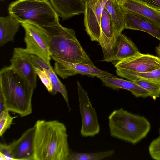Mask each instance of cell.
<instances>
[{"mask_svg": "<svg viewBox=\"0 0 160 160\" xmlns=\"http://www.w3.org/2000/svg\"><path fill=\"white\" fill-rule=\"evenodd\" d=\"M34 126V160H68L71 151L63 123L39 120Z\"/></svg>", "mask_w": 160, "mask_h": 160, "instance_id": "cell-1", "label": "cell"}, {"mask_svg": "<svg viewBox=\"0 0 160 160\" xmlns=\"http://www.w3.org/2000/svg\"><path fill=\"white\" fill-rule=\"evenodd\" d=\"M34 89L28 81L10 65L0 71V92L5 109L23 117L32 112Z\"/></svg>", "mask_w": 160, "mask_h": 160, "instance_id": "cell-2", "label": "cell"}, {"mask_svg": "<svg viewBox=\"0 0 160 160\" xmlns=\"http://www.w3.org/2000/svg\"><path fill=\"white\" fill-rule=\"evenodd\" d=\"M42 27L47 34L51 58L79 63H93L77 39L73 29L65 27L60 23Z\"/></svg>", "mask_w": 160, "mask_h": 160, "instance_id": "cell-3", "label": "cell"}, {"mask_svg": "<svg viewBox=\"0 0 160 160\" xmlns=\"http://www.w3.org/2000/svg\"><path fill=\"white\" fill-rule=\"evenodd\" d=\"M108 120L111 136L132 144L144 138L151 128L149 122L145 117L123 108L113 110Z\"/></svg>", "mask_w": 160, "mask_h": 160, "instance_id": "cell-4", "label": "cell"}, {"mask_svg": "<svg viewBox=\"0 0 160 160\" xmlns=\"http://www.w3.org/2000/svg\"><path fill=\"white\" fill-rule=\"evenodd\" d=\"M8 10L20 23L31 22L42 27L59 23V17L48 0H17L9 4Z\"/></svg>", "mask_w": 160, "mask_h": 160, "instance_id": "cell-5", "label": "cell"}, {"mask_svg": "<svg viewBox=\"0 0 160 160\" xmlns=\"http://www.w3.org/2000/svg\"><path fill=\"white\" fill-rule=\"evenodd\" d=\"M20 23L25 32V51L30 54L38 56L48 64H50L51 57L47 36L44 28L31 22L24 21Z\"/></svg>", "mask_w": 160, "mask_h": 160, "instance_id": "cell-6", "label": "cell"}, {"mask_svg": "<svg viewBox=\"0 0 160 160\" xmlns=\"http://www.w3.org/2000/svg\"><path fill=\"white\" fill-rule=\"evenodd\" d=\"M79 111L82 119L81 135L94 137L100 132V126L95 108L93 107L87 91L80 82H77Z\"/></svg>", "mask_w": 160, "mask_h": 160, "instance_id": "cell-7", "label": "cell"}, {"mask_svg": "<svg viewBox=\"0 0 160 160\" xmlns=\"http://www.w3.org/2000/svg\"><path fill=\"white\" fill-rule=\"evenodd\" d=\"M52 58L55 61L54 68L55 72L64 79L77 74L98 78L101 76H115L97 68L93 63H79L67 62L55 58Z\"/></svg>", "mask_w": 160, "mask_h": 160, "instance_id": "cell-8", "label": "cell"}, {"mask_svg": "<svg viewBox=\"0 0 160 160\" xmlns=\"http://www.w3.org/2000/svg\"><path fill=\"white\" fill-rule=\"evenodd\" d=\"M114 66L116 72L122 71L148 72L160 68V59L157 56L139 52L120 61Z\"/></svg>", "mask_w": 160, "mask_h": 160, "instance_id": "cell-9", "label": "cell"}, {"mask_svg": "<svg viewBox=\"0 0 160 160\" xmlns=\"http://www.w3.org/2000/svg\"><path fill=\"white\" fill-rule=\"evenodd\" d=\"M30 55L24 48H14L10 60V66L25 78L34 89L37 86V74L31 62Z\"/></svg>", "mask_w": 160, "mask_h": 160, "instance_id": "cell-10", "label": "cell"}, {"mask_svg": "<svg viewBox=\"0 0 160 160\" xmlns=\"http://www.w3.org/2000/svg\"><path fill=\"white\" fill-rule=\"evenodd\" d=\"M108 0H99L95 7L86 5L84 13L85 30L92 41L99 42L102 13Z\"/></svg>", "mask_w": 160, "mask_h": 160, "instance_id": "cell-11", "label": "cell"}, {"mask_svg": "<svg viewBox=\"0 0 160 160\" xmlns=\"http://www.w3.org/2000/svg\"><path fill=\"white\" fill-rule=\"evenodd\" d=\"M34 131L33 126L11 143L14 160H34Z\"/></svg>", "mask_w": 160, "mask_h": 160, "instance_id": "cell-12", "label": "cell"}, {"mask_svg": "<svg viewBox=\"0 0 160 160\" xmlns=\"http://www.w3.org/2000/svg\"><path fill=\"white\" fill-rule=\"evenodd\" d=\"M125 28L144 32L160 41V25L135 13L124 11Z\"/></svg>", "mask_w": 160, "mask_h": 160, "instance_id": "cell-13", "label": "cell"}, {"mask_svg": "<svg viewBox=\"0 0 160 160\" xmlns=\"http://www.w3.org/2000/svg\"><path fill=\"white\" fill-rule=\"evenodd\" d=\"M53 9L63 20L84 13L86 5L83 0H49Z\"/></svg>", "mask_w": 160, "mask_h": 160, "instance_id": "cell-14", "label": "cell"}, {"mask_svg": "<svg viewBox=\"0 0 160 160\" xmlns=\"http://www.w3.org/2000/svg\"><path fill=\"white\" fill-rule=\"evenodd\" d=\"M104 86L114 90L124 89L130 91L136 97L146 98L150 97L149 92L133 81L117 77L101 76L98 78Z\"/></svg>", "mask_w": 160, "mask_h": 160, "instance_id": "cell-15", "label": "cell"}, {"mask_svg": "<svg viewBox=\"0 0 160 160\" xmlns=\"http://www.w3.org/2000/svg\"><path fill=\"white\" fill-rule=\"evenodd\" d=\"M139 52L138 48L131 39L121 33L117 41L115 55L105 62H111L115 65L120 61L133 56Z\"/></svg>", "mask_w": 160, "mask_h": 160, "instance_id": "cell-16", "label": "cell"}, {"mask_svg": "<svg viewBox=\"0 0 160 160\" xmlns=\"http://www.w3.org/2000/svg\"><path fill=\"white\" fill-rule=\"evenodd\" d=\"M120 5L123 11L137 14L160 25V11L134 0H125Z\"/></svg>", "mask_w": 160, "mask_h": 160, "instance_id": "cell-17", "label": "cell"}, {"mask_svg": "<svg viewBox=\"0 0 160 160\" xmlns=\"http://www.w3.org/2000/svg\"><path fill=\"white\" fill-rule=\"evenodd\" d=\"M20 25V23L11 15L0 17V47L9 42H14Z\"/></svg>", "mask_w": 160, "mask_h": 160, "instance_id": "cell-18", "label": "cell"}, {"mask_svg": "<svg viewBox=\"0 0 160 160\" xmlns=\"http://www.w3.org/2000/svg\"><path fill=\"white\" fill-rule=\"evenodd\" d=\"M105 8L110 15L115 30L120 34L125 29L124 11L120 4L114 0H108Z\"/></svg>", "mask_w": 160, "mask_h": 160, "instance_id": "cell-19", "label": "cell"}, {"mask_svg": "<svg viewBox=\"0 0 160 160\" xmlns=\"http://www.w3.org/2000/svg\"><path fill=\"white\" fill-rule=\"evenodd\" d=\"M116 73L118 76L131 81L142 80L160 83V68L148 72L122 71Z\"/></svg>", "mask_w": 160, "mask_h": 160, "instance_id": "cell-20", "label": "cell"}, {"mask_svg": "<svg viewBox=\"0 0 160 160\" xmlns=\"http://www.w3.org/2000/svg\"><path fill=\"white\" fill-rule=\"evenodd\" d=\"M49 78L52 86V90L50 93L52 95H56L58 92H60L62 95L68 107L69 111L71 110L70 106L66 88L60 80L56 75L53 68L43 70Z\"/></svg>", "mask_w": 160, "mask_h": 160, "instance_id": "cell-21", "label": "cell"}, {"mask_svg": "<svg viewBox=\"0 0 160 160\" xmlns=\"http://www.w3.org/2000/svg\"><path fill=\"white\" fill-rule=\"evenodd\" d=\"M115 152L114 149L91 153L71 152L68 160H100L112 156Z\"/></svg>", "mask_w": 160, "mask_h": 160, "instance_id": "cell-22", "label": "cell"}, {"mask_svg": "<svg viewBox=\"0 0 160 160\" xmlns=\"http://www.w3.org/2000/svg\"><path fill=\"white\" fill-rule=\"evenodd\" d=\"M133 81L148 91L150 97L154 100L160 97V83L142 80H136Z\"/></svg>", "mask_w": 160, "mask_h": 160, "instance_id": "cell-23", "label": "cell"}, {"mask_svg": "<svg viewBox=\"0 0 160 160\" xmlns=\"http://www.w3.org/2000/svg\"><path fill=\"white\" fill-rule=\"evenodd\" d=\"M9 111L5 109L0 112V136H2L6 130L12 124L13 120L17 116L12 117L10 115Z\"/></svg>", "mask_w": 160, "mask_h": 160, "instance_id": "cell-24", "label": "cell"}, {"mask_svg": "<svg viewBox=\"0 0 160 160\" xmlns=\"http://www.w3.org/2000/svg\"><path fill=\"white\" fill-rule=\"evenodd\" d=\"M148 149L152 158L156 160H160V136L151 142Z\"/></svg>", "mask_w": 160, "mask_h": 160, "instance_id": "cell-25", "label": "cell"}, {"mask_svg": "<svg viewBox=\"0 0 160 160\" xmlns=\"http://www.w3.org/2000/svg\"><path fill=\"white\" fill-rule=\"evenodd\" d=\"M0 160H14L12 158V149L11 143H0Z\"/></svg>", "mask_w": 160, "mask_h": 160, "instance_id": "cell-26", "label": "cell"}, {"mask_svg": "<svg viewBox=\"0 0 160 160\" xmlns=\"http://www.w3.org/2000/svg\"><path fill=\"white\" fill-rule=\"evenodd\" d=\"M35 72L41 81L45 86L48 91L51 93L52 90V86L51 80L46 72L43 70L35 68Z\"/></svg>", "mask_w": 160, "mask_h": 160, "instance_id": "cell-27", "label": "cell"}, {"mask_svg": "<svg viewBox=\"0 0 160 160\" xmlns=\"http://www.w3.org/2000/svg\"><path fill=\"white\" fill-rule=\"evenodd\" d=\"M30 59L34 68H37L43 70L48 69L52 67L50 64H48L42 59L36 55H31Z\"/></svg>", "mask_w": 160, "mask_h": 160, "instance_id": "cell-28", "label": "cell"}, {"mask_svg": "<svg viewBox=\"0 0 160 160\" xmlns=\"http://www.w3.org/2000/svg\"><path fill=\"white\" fill-rule=\"evenodd\" d=\"M160 11V0H134Z\"/></svg>", "mask_w": 160, "mask_h": 160, "instance_id": "cell-29", "label": "cell"}, {"mask_svg": "<svg viewBox=\"0 0 160 160\" xmlns=\"http://www.w3.org/2000/svg\"><path fill=\"white\" fill-rule=\"evenodd\" d=\"M99 0H83L86 5L93 8Z\"/></svg>", "mask_w": 160, "mask_h": 160, "instance_id": "cell-30", "label": "cell"}, {"mask_svg": "<svg viewBox=\"0 0 160 160\" xmlns=\"http://www.w3.org/2000/svg\"><path fill=\"white\" fill-rule=\"evenodd\" d=\"M155 51L157 53V56L160 59V44L156 48Z\"/></svg>", "mask_w": 160, "mask_h": 160, "instance_id": "cell-31", "label": "cell"}, {"mask_svg": "<svg viewBox=\"0 0 160 160\" xmlns=\"http://www.w3.org/2000/svg\"><path fill=\"white\" fill-rule=\"evenodd\" d=\"M116 2L119 3V4L122 3L125 0H114Z\"/></svg>", "mask_w": 160, "mask_h": 160, "instance_id": "cell-32", "label": "cell"}, {"mask_svg": "<svg viewBox=\"0 0 160 160\" xmlns=\"http://www.w3.org/2000/svg\"><path fill=\"white\" fill-rule=\"evenodd\" d=\"M159 133H160V130H159Z\"/></svg>", "mask_w": 160, "mask_h": 160, "instance_id": "cell-33", "label": "cell"}, {"mask_svg": "<svg viewBox=\"0 0 160 160\" xmlns=\"http://www.w3.org/2000/svg\"></svg>", "mask_w": 160, "mask_h": 160, "instance_id": "cell-34", "label": "cell"}]
</instances>
